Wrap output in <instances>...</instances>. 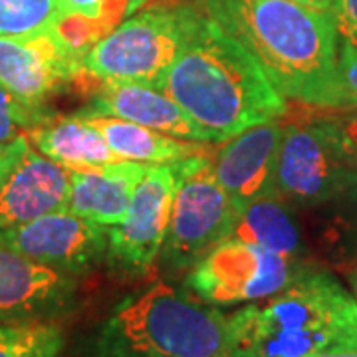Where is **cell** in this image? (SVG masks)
Here are the masks:
<instances>
[{"mask_svg":"<svg viewBox=\"0 0 357 357\" xmlns=\"http://www.w3.org/2000/svg\"><path fill=\"white\" fill-rule=\"evenodd\" d=\"M286 100L337 109L340 32L332 13L298 0H201Z\"/></svg>","mask_w":357,"mask_h":357,"instance_id":"1","label":"cell"},{"mask_svg":"<svg viewBox=\"0 0 357 357\" xmlns=\"http://www.w3.org/2000/svg\"><path fill=\"white\" fill-rule=\"evenodd\" d=\"M159 89L183 107L208 143H225L288 112L286 98L264 70L206 13Z\"/></svg>","mask_w":357,"mask_h":357,"instance_id":"2","label":"cell"},{"mask_svg":"<svg viewBox=\"0 0 357 357\" xmlns=\"http://www.w3.org/2000/svg\"><path fill=\"white\" fill-rule=\"evenodd\" d=\"M357 351V296L310 266L284 290L229 316L227 357H312Z\"/></svg>","mask_w":357,"mask_h":357,"instance_id":"3","label":"cell"},{"mask_svg":"<svg viewBox=\"0 0 357 357\" xmlns=\"http://www.w3.org/2000/svg\"><path fill=\"white\" fill-rule=\"evenodd\" d=\"M227 356L229 316L163 280L123 298L93 340V357Z\"/></svg>","mask_w":357,"mask_h":357,"instance_id":"4","label":"cell"},{"mask_svg":"<svg viewBox=\"0 0 357 357\" xmlns=\"http://www.w3.org/2000/svg\"><path fill=\"white\" fill-rule=\"evenodd\" d=\"M199 14L195 6H175L151 8L123 20L86 48V76L159 88L185 48Z\"/></svg>","mask_w":357,"mask_h":357,"instance_id":"5","label":"cell"},{"mask_svg":"<svg viewBox=\"0 0 357 357\" xmlns=\"http://www.w3.org/2000/svg\"><path fill=\"white\" fill-rule=\"evenodd\" d=\"M171 165L175 191L159 260L169 276H181L230 238L236 213L218 183L208 151L189 155Z\"/></svg>","mask_w":357,"mask_h":357,"instance_id":"6","label":"cell"},{"mask_svg":"<svg viewBox=\"0 0 357 357\" xmlns=\"http://www.w3.org/2000/svg\"><path fill=\"white\" fill-rule=\"evenodd\" d=\"M357 191L354 165L340 119L284 126L278 163L276 197L300 206L342 201Z\"/></svg>","mask_w":357,"mask_h":357,"instance_id":"7","label":"cell"},{"mask_svg":"<svg viewBox=\"0 0 357 357\" xmlns=\"http://www.w3.org/2000/svg\"><path fill=\"white\" fill-rule=\"evenodd\" d=\"M310 266L300 258L227 238L187 272L185 288L215 307L252 304L284 290Z\"/></svg>","mask_w":357,"mask_h":357,"instance_id":"8","label":"cell"},{"mask_svg":"<svg viewBox=\"0 0 357 357\" xmlns=\"http://www.w3.org/2000/svg\"><path fill=\"white\" fill-rule=\"evenodd\" d=\"M84 54L60 24L20 36H0V86L20 102L46 107L52 96L86 74Z\"/></svg>","mask_w":357,"mask_h":357,"instance_id":"9","label":"cell"},{"mask_svg":"<svg viewBox=\"0 0 357 357\" xmlns=\"http://www.w3.org/2000/svg\"><path fill=\"white\" fill-rule=\"evenodd\" d=\"M175 191L173 165H149L128 217L107 229L105 262L121 278H143L159 260Z\"/></svg>","mask_w":357,"mask_h":357,"instance_id":"10","label":"cell"},{"mask_svg":"<svg viewBox=\"0 0 357 357\" xmlns=\"http://www.w3.org/2000/svg\"><path fill=\"white\" fill-rule=\"evenodd\" d=\"M0 244L79 278L105 260L107 227L62 208L18 227L0 229Z\"/></svg>","mask_w":357,"mask_h":357,"instance_id":"11","label":"cell"},{"mask_svg":"<svg viewBox=\"0 0 357 357\" xmlns=\"http://www.w3.org/2000/svg\"><path fill=\"white\" fill-rule=\"evenodd\" d=\"M70 197V173L20 135L0 165V229L62 211Z\"/></svg>","mask_w":357,"mask_h":357,"instance_id":"12","label":"cell"},{"mask_svg":"<svg viewBox=\"0 0 357 357\" xmlns=\"http://www.w3.org/2000/svg\"><path fill=\"white\" fill-rule=\"evenodd\" d=\"M76 276L0 244V324L62 321L77 307Z\"/></svg>","mask_w":357,"mask_h":357,"instance_id":"13","label":"cell"},{"mask_svg":"<svg viewBox=\"0 0 357 357\" xmlns=\"http://www.w3.org/2000/svg\"><path fill=\"white\" fill-rule=\"evenodd\" d=\"M284 126L278 119L244 129L213 155L218 183L227 191L236 217L248 204L276 197V163Z\"/></svg>","mask_w":357,"mask_h":357,"instance_id":"14","label":"cell"},{"mask_svg":"<svg viewBox=\"0 0 357 357\" xmlns=\"http://www.w3.org/2000/svg\"><path fill=\"white\" fill-rule=\"evenodd\" d=\"M84 112L128 119L177 139L208 143L183 107L165 91L151 86L100 82V88L96 89Z\"/></svg>","mask_w":357,"mask_h":357,"instance_id":"15","label":"cell"},{"mask_svg":"<svg viewBox=\"0 0 357 357\" xmlns=\"http://www.w3.org/2000/svg\"><path fill=\"white\" fill-rule=\"evenodd\" d=\"M149 165L123 161L102 169H68L70 197L66 208L102 227H115L128 217L133 192Z\"/></svg>","mask_w":357,"mask_h":357,"instance_id":"16","label":"cell"},{"mask_svg":"<svg viewBox=\"0 0 357 357\" xmlns=\"http://www.w3.org/2000/svg\"><path fill=\"white\" fill-rule=\"evenodd\" d=\"M26 135L40 153L66 169H102L123 163V159L112 151L100 129L77 114L50 115Z\"/></svg>","mask_w":357,"mask_h":357,"instance_id":"17","label":"cell"},{"mask_svg":"<svg viewBox=\"0 0 357 357\" xmlns=\"http://www.w3.org/2000/svg\"><path fill=\"white\" fill-rule=\"evenodd\" d=\"M77 115L86 117L93 128L100 129L112 151L119 155L123 161L141 165H171L189 155L208 151V145L203 141L177 139L128 119L89 114L84 109L77 112Z\"/></svg>","mask_w":357,"mask_h":357,"instance_id":"18","label":"cell"},{"mask_svg":"<svg viewBox=\"0 0 357 357\" xmlns=\"http://www.w3.org/2000/svg\"><path fill=\"white\" fill-rule=\"evenodd\" d=\"M230 238H241L274 255L302 260L300 232L278 197H266L248 204L234 220Z\"/></svg>","mask_w":357,"mask_h":357,"instance_id":"19","label":"cell"},{"mask_svg":"<svg viewBox=\"0 0 357 357\" xmlns=\"http://www.w3.org/2000/svg\"><path fill=\"white\" fill-rule=\"evenodd\" d=\"M64 349L60 321L0 324V357H62Z\"/></svg>","mask_w":357,"mask_h":357,"instance_id":"20","label":"cell"},{"mask_svg":"<svg viewBox=\"0 0 357 357\" xmlns=\"http://www.w3.org/2000/svg\"><path fill=\"white\" fill-rule=\"evenodd\" d=\"M139 0H58L60 8V28L79 48L91 44L93 26L105 24L107 18H115Z\"/></svg>","mask_w":357,"mask_h":357,"instance_id":"21","label":"cell"},{"mask_svg":"<svg viewBox=\"0 0 357 357\" xmlns=\"http://www.w3.org/2000/svg\"><path fill=\"white\" fill-rule=\"evenodd\" d=\"M56 24L58 0H0V36H20Z\"/></svg>","mask_w":357,"mask_h":357,"instance_id":"22","label":"cell"},{"mask_svg":"<svg viewBox=\"0 0 357 357\" xmlns=\"http://www.w3.org/2000/svg\"><path fill=\"white\" fill-rule=\"evenodd\" d=\"M50 112L46 107H34L14 98L8 89L0 86V145H6L30 129L44 123Z\"/></svg>","mask_w":357,"mask_h":357,"instance_id":"23","label":"cell"},{"mask_svg":"<svg viewBox=\"0 0 357 357\" xmlns=\"http://www.w3.org/2000/svg\"><path fill=\"white\" fill-rule=\"evenodd\" d=\"M337 84H340V107L357 109V46L340 38L337 56Z\"/></svg>","mask_w":357,"mask_h":357,"instance_id":"24","label":"cell"},{"mask_svg":"<svg viewBox=\"0 0 357 357\" xmlns=\"http://www.w3.org/2000/svg\"><path fill=\"white\" fill-rule=\"evenodd\" d=\"M332 14L340 38L357 46V0H337Z\"/></svg>","mask_w":357,"mask_h":357,"instance_id":"25","label":"cell"},{"mask_svg":"<svg viewBox=\"0 0 357 357\" xmlns=\"http://www.w3.org/2000/svg\"><path fill=\"white\" fill-rule=\"evenodd\" d=\"M347 201H349V206H347V211H349V218H347V241H349V256L354 258V262H356V270L357 272V191H354L351 195H347L345 197ZM351 270V272H354Z\"/></svg>","mask_w":357,"mask_h":357,"instance_id":"26","label":"cell"},{"mask_svg":"<svg viewBox=\"0 0 357 357\" xmlns=\"http://www.w3.org/2000/svg\"><path fill=\"white\" fill-rule=\"evenodd\" d=\"M300 4H306L310 8H316V10H324V13H332V8L335 6L337 0H298Z\"/></svg>","mask_w":357,"mask_h":357,"instance_id":"27","label":"cell"},{"mask_svg":"<svg viewBox=\"0 0 357 357\" xmlns=\"http://www.w3.org/2000/svg\"><path fill=\"white\" fill-rule=\"evenodd\" d=\"M340 121H342V126H344L345 131L357 141V114L349 115V117H342Z\"/></svg>","mask_w":357,"mask_h":357,"instance_id":"28","label":"cell"},{"mask_svg":"<svg viewBox=\"0 0 357 357\" xmlns=\"http://www.w3.org/2000/svg\"><path fill=\"white\" fill-rule=\"evenodd\" d=\"M344 128V126H342ZM345 131V129H344ZM345 139H347V151H349V157H351V161H354V165L357 167V141L345 131Z\"/></svg>","mask_w":357,"mask_h":357,"instance_id":"29","label":"cell"},{"mask_svg":"<svg viewBox=\"0 0 357 357\" xmlns=\"http://www.w3.org/2000/svg\"><path fill=\"white\" fill-rule=\"evenodd\" d=\"M312 357H357V351H330V354H318Z\"/></svg>","mask_w":357,"mask_h":357,"instance_id":"30","label":"cell"},{"mask_svg":"<svg viewBox=\"0 0 357 357\" xmlns=\"http://www.w3.org/2000/svg\"><path fill=\"white\" fill-rule=\"evenodd\" d=\"M349 284H351V290H354V294L357 296V272L354 270V272H349Z\"/></svg>","mask_w":357,"mask_h":357,"instance_id":"31","label":"cell"},{"mask_svg":"<svg viewBox=\"0 0 357 357\" xmlns=\"http://www.w3.org/2000/svg\"><path fill=\"white\" fill-rule=\"evenodd\" d=\"M13 143V141H10ZM10 143H6V145H0V165H2V161H4V157L8 153V147H10Z\"/></svg>","mask_w":357,"mask_h":357,"instance_id":"32","label":"cell"}]
</instances>
